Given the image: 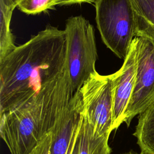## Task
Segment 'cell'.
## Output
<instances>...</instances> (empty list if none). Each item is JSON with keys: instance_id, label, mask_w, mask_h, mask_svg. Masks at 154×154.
<instances>
[{"instance_id": "obj_4", "label": "cell", "mask_w": 154, "mask_h": 154, "mask_svg": "<svg viewBox=\"0 0 154 154\" xmlns=\"http://www.w3.org/2000/svg\"><path fill=\"white\" fill-rule=\"evenodd\" d=\"M64 30L67 35L66 63L74 93L96 72L97 53L94 29L83 16H77L67 19Z\"/></svg>"}, {"instance_id": "obj_11", "label": "cell", "mask_w": 154, "mask_h": 154, "mask_svg": "<svg viewBox=\"0 0 154 154\" xmlns=\"http://www.w3.org/2000/svg\"><path fill=\"white\" fill-rule=\"evenodd\" d=\"M14 9L0 3V60L5 58L16 47L10 29V22Z\"/></svg>"}, {"instance_id": "obj_2", "label": "cell", "mask_w": 154, "mask_h": 154, "mask_svg": "<svg viewBox=\"0 0 154 154\" xmlns=\"http://www.w3.org/2000/svg\"><path fill=\"white\" fill-rule=\"evenodd\" d=\"M66 67L39 93L0 115V134L11 154H28L66 113L73 95Z\"/></svg>"}, {"instance_id": "obj_12", "label": "cell", "mask_w": 154, "mask_h": 154, "mask_svg": "<svg viewBox=\"0 0 154 154\" xmlns=\"http://www.w3.org/2000/svg\"><path fill=\"white\" fill-rule=\"evenodd\" d=\"M54 0H21L18 8L28 14H35L49 9L54 8Z\"/></svg>"}, {"instance_id": "obj_16", "label": "cell", "mask_w": 154, "mask_h": 154, "mask_svg": "<svg viewBox=\"0 0 154 154\" xmlns=\"http://www.w3.org/2000/svg\"><path fill=\"white\" fill-rule=\"evenodd\" d=\"M140 154H153V153H150L146 150H141V152L140 153Z\"/></svg>"}, {"instance_id": "obj_7", "label": "cell", "mask_w": 154, "mask_h": 154, "mask_svg": "<svg viewBox=\"0 0 154 154\" xmlns=\"http://www.w3.org/2000/svg\"><path fill=\"white\" fill-rule=\"evenodd\" d=\"M135 37L120 69L113 75V115L112 129H117L124 123L125 112L131 97L136 77Z\"/></svg>"}, {"instance_id": "obj_5", "label": "cell", "mask_w": 154, "mask_h": 154, "mask_svg": "<svg viewBox=\"0 0 154 154\" xmlns=\"http://www.w3.org/2000/svg\"><path fill=\"white\" fill-rule=\"evenodd\" d=\"M83 113L99 135L112 131L113 75H102L97 71L90 75L79 90Z\"/></svg>"}, {"instance_id": "obj_1", "label": "cell", "mask_w": 154, "mask_h": 154, "mask_svg": "<svg viewBox=\"0 0 154 154\" xmlns=\"http://www.w3.org/2000/svg\"><path fill=\"white\" fill-rule=\"evenodd\" d=\"M65 30L47 26L0 60V115L37 94L66 67Z\"/></svg>"}, {"instance_id": "obj_6", "label": "cell", "mask_w": 154, "mask_h": 154, "mask_svg": "<svg viewBox=\"0 0 154 154\" xmlns=\"http://www.w3.org/2000/svg\"><path fill=\"white\" fill-rule=\"evenodd\" d=\"M136 37L135 83L125 112L124 123L127 126L135 116L154 102V41L143 36Z\"/></svg>"}, {"instance_id": "obj_15", "label": "cell", "mask_w": 154, "mask_h": 154, "mask_svg": "<svg viewBox=\"0 0 154 154\" xmlns=\"http://www.w3.org/2000/svg\"><path fill=\"white\" fill-rule=\"evenodd\" d=\"M122 154H140V153H137V152H135V151H134V150H130V151H129V152L123 153H122Z\"/></svg>"}, {"instance_id": "obj_13", "label": "cell", "mask_w": 154, "mask_h": 154, "mask_svg": "<svg viewBox=\"0 0 154 154\" xmlns=\"http://www.w3.org/2000/svg\"><path fill=\"white\" fill-rule=\"evenodd\" d=\"M96 0H54V7L55 5H70L73 4H81L84 2L91 3L94 2Z\"/></svg>"}, {"instance_id": "obj_10", "label": "cell", "mask_w": 154, "mask_h": 154, "mask_svg": "<svg viewBox=\"0 0 154 154\" xmlns=\"http://www.w3.org/2000/svg\"><path fill=\"white\" fill-rule=\"evenodd\" d=\"M139 115L133 135L136 137L141 150L154 154V102Z\"/></svg>"}, {"instance_id": "obj_14", "label": "cell", "mask_w": 154, "mask_h": 154, "mask_svg": "<svg viewBox=\"0 0 154 154\" xmlns=\"http://www.w3.org/2000/svg\"><path fill=\"white\" fill-rule=\"evenodd\" d=\"M20 1L21 0H0V3L14 10Z\"/></svg>"}, {"instance_id": "obj_3", "label": "cell", "mask_w": 154, "mask_h": 154, "mask_svg": "<svg viewBox=\"0 0 154 154\" xmlns=\"http://www.w3.org/2000/svg\"><path fill=\"white\" fill-rule=\"evenodd\" d=\"M94 4L96 21L103 43L124 60L136 37L135 15L131 0H96Z\"/></svg>"}, {"instance_id": "obj_8", "label": "cell", "mask_w": 154, "mask_h": 154, "mask_svg": "<svg viewBox=\"0 0 154 154\" xmlns=\"http://www.w3.org/2000/svg\"><path fill=\"white\" fill-rule=\"evenodd\" d=\"M109 135L98 134L82 113L73 154H110Z\"/></svg>"}, {"instance_id": "obj_9", "label": "cell", "mask_w": 154, "mask_h": 154, "mask_svg": "<svg viewBox=\"0 0 154 154\" xmlns=\"http://www.w3.org/2000/svg\"><path fill=\"white\" fill-rule=\"evenodd\" d=\"M135 15L136 36L154 41V0H131Z\"/></svg>"}]
</instances>
